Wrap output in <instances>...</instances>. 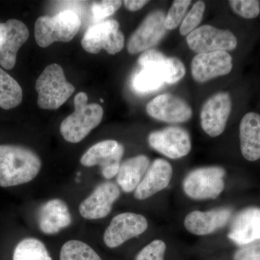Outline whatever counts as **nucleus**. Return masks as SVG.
I'll use <instances>...</instances> for the list:
<instances>
[{
	"label": "nucleus",
	"mask_w": 260,
	"mask_h": 260,
	"mask_svg": "<svg viewBox=\"0 0 260 260\" xmlns=\"http://www.w3.org/2000/svg\"><path fill=\"white\" fill-rule=\"evenodd\" d=\"M146 111L153 119L172 124L186 122L192 116V109L185 101L168 93L154 98Z\"/></svg>",
	"instance_id": "nucleus-16"
},
{
	"label": "nucleus",
	"mask_w": 260,
	"mask_h": 260,
	"mask_svg": "<svg viewBox=\"0 0 260 260\" xmlns=\"http://www.w3.org/2000/svg\"><path fill=\"white\" fill-rule=\"evenodd\" d=\"M232 213V210L226 208H215L206 212L194 210L185 217L184 226L194 235H208L225 226Z\"/></svg>",
	"instance_id": "nucleus-20"
},
{
	"label": "nucleus",
	"mask_w": 260,
	"mask_h": 260,
	"mask_svg": "<svg viewBox=\"0 0 260 260\" xmlns=\"http://www.w3.org/2000/svg\"><path fill=\"white\" fill-rule=\"evenodd\" d=\"M165 19V13L162 10H154L149 13L130 37L126 47L128 52L139 54L156 45L167 34Z\"/></svg>",
	"instance_id": "nucleus-9"
},
{
	"label": "nucleus",
	"mask_w": 260,
	"mask_h": 260,
	"mask_svg": "<svg viewBox=\"0 0 260 260\" xmlns=\"http://www.w3.org/2000/svg\"><path fill=\"white\" fill-rule=\"evenodd\" d=\"M164 84L165 83L158 72L150 68H142L133 79V88L139 93L156 91Z\"/></svg>",
	"instance_id": "nucleus-27"
},
{
	"label": "nucleus",
	"mask_w": 260,
	"mask_h": 260,
	"mask_svg": "<svg viewBox=\"0 0 260 260\" xmlns=\"http://www.w3.org/2000/svg\"><path fill=\"white\" fill-rule=\"evenodd\" d=\"M75 111L61 123L60 133L66 141L78 143L100 124L104 110L99 104H88V95L80 92L75 95Z\"/></svg>",
	"instance_id": "nucleus-2"
},
{
	"label": "nucleus",
	"mask_w": 260,
	"mask_h": 260,
	"mask_svg": "<svg viewBox=\"0 0 260 260\" xmlns=\"http://www.w3.org/2000/svg\"><path fill=\"white\" fill-rule=\"evenodd\" d=\"M228 237L239 245H247L260 240V208H246L238 213Z\"/></svg>",
	"instance_id": "nucleus-21"
},
{
	"label": "nucleus",
	"mask_w": 260,
	"mask_h": 260,
	"mask_svg": "<svg viewBox=\"0 0 260 260\" xmlns=\"http://www.w3.org/2000/svg\"><path fill=\"white\" fill-rule=\"evenodd\" d=\"M205 10L204 2L198 1L193 5L190 11L186 14L181 24L179 32L181 36H188L198 28V25L201 23Z\"/></svg>",
	"instance_id": "nucleus-28"
},
{
	"label": "nucleus",
	"mask_w": 260,
	"mask_h": 260,
	"mask_svg": "<svg viewBox=\"0 0 260 260\" xmlns=\"http://www.w3.org/2000/svg\"><path fill=\"white\" fill-rule=\"evenodd\" d=\"M232 68V57L227 51L198 54L191 63V75L198 83H205L229 74Z\"/></svg>",
	"instance_id": "nucleus-15"
},
{
	"label": "nucleus",
	"mask_w": 260,
	"mask_h": 260,
	"mask_svg": "<svg viewBox=\"0 0 260 260\" xmlns=\"http://www.w3.org/2000/svg\"><path fill=\"white\" fill-rule=\"evenodd\" d=\"M232 110V98L226 92H220L208 99L200 113L201 126L205 133L212 138L220 136L225 129Z\"/></svg>",
	"instance_id": "nucleus-12"
},
{
	"label": "nucleus",
	"mask_w": 260,
	"mask_h": 260,
	"mask_svg": "<svg viewBox=\"0 0 260 260\" xmlns=\"http://www.w3.org/2000/svg\"><path fill=\"white\" fill-rule=\"evenodd\" d=\"M122 1L105 0L92 5V13L95 20L102 22L104 19L114 15L122 5Z\"/></svg>",
	"instance_id": "nucleus-32"
},
{
	"label": "nucleus",
	"mask_w": 260,
	"mask_h": 260,
	"mask_svg": "<svg viewBox=\"0 0 260 260\" xmlns=\"http://www.w3.org/2000/svg\"><path fill=\"white\" fill-rule=\"evenodd\" d=\"M81 45L90 54H98L102 49L109 54H117L124 47V36L119 30V22L109 19L92 25L84 34Z\"/></svg>",
	"instance_id": "nucleus-6"
},
{
	"label": "nucleus",
	"mask_w": 260,
	"mask_h": 260,
	"mask_svg": "<svg viewBox=\"0 0 260 260\" xmlns=\"http://www.w3.org/2000/svg\"><path fill=\"white\" fill-rule=\"evenodd\" d=\"M124 153L123 145L116 140H104L90 147L80 158V162L86 167L100 166L103 177L110 179L117 175Z\"/></svg>",
	"instance_id": "nucleus-7"
},
{
	"label": "nucleus",
	"mask_w": 260,
	"mask_h": 260,
	"mask_svg": "<svg viewBox=\"0 0 260 260\" xmlns=\"http://www.w3.org/2000/svg\"><path fill=\"white\" fill-rule=\"evenodd\" d=\"M28 37V29L20 20L11 19L0 23V65L5 69L14 68L18 51Z\"/></svg>",
	"instance_id": "nucleus-13"
},
{
	"label": "nucleus",
	"mask_w": 260,
	"mask_h": 260,
	"mask_svg": "<svg viewBox=\"0 0 260 260\" xmlns=\"http://www.w3.org/2000/svg\"><path fill=\"white\" fill-rule=\"evenodd\" d=\"M233 11L246 19L256 18L260 13V3L256 0H232L229 1Z\"/></svg>",
	"instance_id": "nucleus-30"
},
{
	"label": "nucleus",
	"mask_w": 260,
	"mask_h": 260,
	"mask_svg": "<svg viewBox=\"0 0 260 260\" xmlns=\"http://www.w3.org/2000/svg\"><path fill=\"white\" fill-rule=\"evenodd\" d=\"M191 50L198 53L233 51L237 47V37L229 30H221L210 25L198 27L186 37Z\"/></svg>",
	"instance_id": "nucleus-8"
},
{
	"label": "nucleus",
	"mask_w": 260,
	"mask_h": 260,
	"mask_svg": "<svg viewBox=\"0 0 260 260\" xmlns=\"http://www.w3.org/2000/svg\"><path fill=\"white\" fill-rule=\"evenodd\" d=\"M37 220L41 232L53 235L69 226L72 216L64 201L52 199L41 205L37 211Z\"/></svg>",
	"instance_id": "nucleus-18"
},
{
	"label": "nucleus",
	"mask_w": 260,
	"mask_h": 260,
	"mask_svg": "<svg viewBox=\"0 0 260 260\" xmlns=\"http://www.w3.org/2000/svg\"><path fill=\"white\" fill-rule=\"evenodd\" d=\"M225 171L219 167H203L189 173L183 181V189L193 200L215 199L225 188Z\"/></svg>",
	"instance_id": "nucleus-5"
},
{
	"label": "nucleus",
	"mask_w": 260,
	"mask_h": 260,
	"mask_svg": "<svg viewBox=\"0 0 260 260\" xmlns=\"http://www.w3.org/2000/svg\"><path fill=\"white\" fill-rule=\"evenodd\" d=\"M142 68H150L158 72L164 83L173 85L178 83L186 75V69L180 59L167 57L160 51L150 49L145 51L138 59Z\"/></svg>",
	"instance_id": "nucleus-17"
},
{
	"label": "nucleus",
	"mask_w": 260,
	"mask_h": 260,
	"mask_svg": "<svg viewBox=\"0 0 260 260\" xmlns=\"http://www.w3.org/2000/svg\"><path fill=\"white\" fill-rule=\"evenodd\" d=\"M23 90L18 82L0 68V107L5 110L20 105Z\"/></svg>",
	"instance_id": "nucleus-24"
},
{
	"label": "nucleus",
	"mask_w": 260,
	"mask_h": 260,
	"mask_svg": "<svg viewBox=\"0 0 260 260\" xmlns=\"http://www.w3.org/2000/svg\"><path fill=\"white\" fill-rule=\"evenodd\" d=\"M60 260H102L88 244L79 240L65 243L60 251Z\"/></svg>",
	"instance_id": "nucleus-26"
},
{
	"label": "nucleus",
	"mask_w": 260,
	"mask_h": 260,
	"mask_svg": "<svg viewBox=\"0 0 260 260\" xmlns=\"http://www.w3.org/2000/svg\"><path fill=\"white\" fill-rule=\"evenodd\" d=\"M13 260H52L44 243L35 238H26L18 243Z\"/></svg>",
	"instance_id": "nucleus-25"
},
{
	"label": "nucleus",
	"mask_w": 260,
	"mask_h": 260,
	"mask_svg": "<svg viewBox=\"0 0 260 260\" xmlns=\"http://www.w3.org/2000/svg\"><path fill=\"white\" fill-rule=\"evenodd\" d=\"M39 96L38 106L40 109L55 110L64 104L74 93L75 88L67 81L64 70L60 65L47 66L36 83Z\"/></svg>",
	"instance_id": "nucleus-4"
},
{
	"label": "nucleus",
	"mask_w": 260,
	"mask_h": 260,
	"mask_svg": "<svg viewBox=\"0 0 260 260\" xmlns=\"http://www.w3.org/2000/svg\"><path fill=\"white\" fill-rule=\"evenodd\" d=\"M234 260H260V242L239 249L234 254Z\"/></svg>",
	"instance_id": "nucleus-33"
},
{
	"label": "nucleus",
	"mask_w": 260,
	"mask_h": 260,
	"mask_svg": "<svg viewBox=\"0 0 260 260\" xmlns=\"http://www.w3.org/2000/svg\"><path fill=\"white\" fill-rule=\"evenodd\" d=\"M241 151L246 160L260 158V115L255 112L245 114L239 126Z\"/></svg>",
	"instance_id": "nucleus-22"
},
{
	"label": "nucleus",
	"mask_w": 260,
	"mask_h": 260,
	"mask_svg": "<svg viewBox=\"0 0 260 260\" xmlns=\"http://www.w3.org/2000/svg\"><path fill=\"white\" fill-rule=\"evenodd\" d=\"M120 194V189L114 182H103L80 203V214L87 220L106 218L112 211L113 205Z\"/></svg>",
	"instance_id": "nucleus-14"
},
{
	"label": "nucleus",
	"mask_w": 260,
	"mask_h": 260,
	"mask_svg": "<svg viewBox=\"0 0 260 260\" xmlns=\"http://www.w3.org/2000/svg\"><path fill=\"white\" fill-rule=\"evenodd\" d=\"M148 3L149 1H144V0H126V1H124V4L125 5L126 9L133 12L142 9Z\"/></svg>",
	"instance_id": "nucleus-34"
},
{
	"label": "nucleus",
	"mask_w": 260,
	"mask_h": 260,
	"mask_svg": "<svg viewBox=\"0 0 260 260\" xmlns=\"http://www.w3.org/2000/svg\"><path fill=\"white\" fill-rule=\"evenodd\" d=\"M172 177L173 168L170 162L162 158L155 159L135 189V198L144 200L164 190L170 184Z\"/></svg>",
	"instance_id": "nucleus-19"
},
{
	"label": "nucleus",
	"mask_w": 260,
	"mask_h": 260,
	"mask_svg": "<svg viewBox=\"0 0 260 260\" xmlns=\"http://www.w3.org/2000/svg\"><path fill=\"white\" fill-rule=\"evenodd\" d=\"M166 250V243L160 239H156L141 249L137 254L135 260H164Z\"/></svg>",
	"instance_id": "nucleus-31"
},
{
	"label": "nucleus",
	"mask_w": 260,
	"mask_h": 260,
	"mask_svg": "<svg viewBox=\"0 0 260 260\" xmlns=\"http://www.w3.org/2000/svg\"><path fill=\"white\" fill-rule=\"evenodd\" d=\"M150 166V159L145 155H137L121 164L116 181L121 189L127 193L135 190Z\"/></svg>",
	"instance_id": "nucleus-23"
},
{
	"label": "nucleus",
	"mask_w": 260,
	"mask_h": 260,
	"mask_svg": "<svg viewBox=\"0 0 260 260\" xmlns=\"http://www.w3.org/2000/svg\"><path fill=\"white\" fill-rule=\"evenodd\" d=\"M191 3L190 0L174 1L167 15H166L165 28L167 30H174L182 23Z\"/></svg>",
	"instance_id": "nucleus-29"
},
{
	"label": "nucleus",
	"mask_w": 260,
	"mask_h": 260,
	"mask_svg": "<svg viewBox=\"0 0 260 260\" xmlns=\"http://www.w3.org/2000/svg\"><path fill=\"white\" fill-rule=\"evenodd\" d=\"M148 220L143 215L123 213L113 218L104 234V242L111 249L116 248L126 241L139 237L147 230Z\"/></svg>",
	"instance_id": "nucleus-11"
},
{
	"label": "nucleus",
	"mask_w": 260,
	"mask_h": 260,
	"mask_svg": "<svg viewBox=\"0 0 260 260\" xmlns=\"http://www.w3.org/2000/svg\"><path fill=\"white\" fill-rule=\"evenodd\" d=\"M148 143L154 150L172 159L183 158L191 150L189 133L180 126H168L153 132L149 135Z\"/></svg>",
	"instance_id": "nucleus-10"
},
{
	"label": "nucleus",
	"mask_w": 260,
	"mask_h": 260,
	"mask_svg": "<svg viewBox=\"0 0 260 260\" xmlns=\"http://www.w3.org/2000/svg\"><path fill=\"white\" fill-rule=\"evenodd\" d=\"M80 25L79 15L73 10H64L54 16L39 17L35 23L36 41L43 48L56 42H69L79 31Z\"/></svg>",
	"instance_id": "nucleus-3"
},
{
	"label": "nucleus",
	"mask_w": 260,
	"mask_h": 260,
	"mask_svg": "<svg viewBox=\"0 0 260 260\" xmlns=\"http://www.w3.org/2000/svg\"><path fill=\"white\" fill-rule=\"evenodd\" d=\"M42 161L37 153L20 145H0V186L26 184L37 177Z\"/></svg>",
	"instance_id": "nucleus-1"
}]
</instances>
